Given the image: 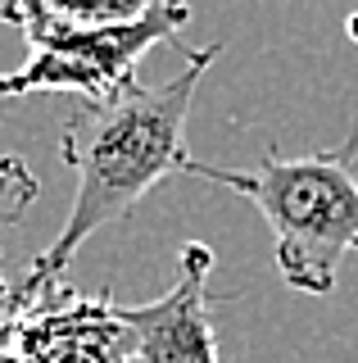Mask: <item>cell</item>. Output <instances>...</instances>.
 <instances>
[{
  "mask_svg": "<svg viewBox=\"0 0 358 363\" xmlns=\"http://www.w3.org/2000/svg\"><path fill=\"white\" fill-rule=\"evenodd\" d=\"M186 68L168 77L163 86H137L122 100L77 109L59 132V155L73 168V204L59 236L32 259L23 281L14 286V304L41 300L54 286H64L73 255L96 236L100 227L118 223L145 191H154L163 177L186 173V118L200 77L222 55L218 41L182 50Z\"/></svg>",
  "mask_w": 358,
  "mask_h": 363,
  "instance_id": "6da1fadb",
  "label": "cell"
},
{
  "mask_svg": "<svg viewBox=\"0 0 358 363\" xmlns=\"http://www.w3.org/2000/svg\"><path fill=\"white\" fill-rule=\"evenodd\" d=\"M358 132L331 150L286 159L267 150L254 168H218L191 159L186 173L236 191L267 218L277 241V272L290 291L327 295L335 272L358 250Z\"/></svg>",
  "mask_w": 358,
  "mask_h": 363,
  "instance_id": "7a4b0ae2",
  "label": "cell"
},
{
  "mask_svg": "<svg viewBox=\"0 0 358 363\" xmlns=\"http://www.w3.org/2000/svg\"><path fill=\"white\" fill-rule=\"evenodd\" d=\"M191 18L186 0H159L141 23L127 28H73L54 18L41 0H0V23L18 28L32 45V60L14 73H0V96L73 91L86 105H109L137 91V64L159 41H177Z\"/></svg>",
  "mask_w": 358,
  "mask_h": 363,
  "instance_id": "3957f363",
  "label": "cell"
},
{
  "mask_svg": "<svg viewBox=\"0 0 358 363\" xmlns=\"http://www.w3.org/2000/svg\"><path fill=\"white\" fill-rule=\"evenodd\" d=\"M5 327L28 363H137L132 327L122 323L118 300L109 295L54 286L41 300L14 304Z\"/></svg>",
  "mask_w": 358,
  "mask_h": 363,
  "instance_id": "277c9868",
  "label": "cell"
},
{
  "mask_svg": "<svg viewBox=\"0 0 358 363\" xmlns=\"http://www.w3.org/2000/svg\"><path fill=\"white\" fill-rule=\"evenodd\" d=\"M209 272L214 255L204 241L182 245L173 286L150 304H118L132 327L137 363H218L214 309H209Z\"/></svg>",
  "mask_w": 358,
  "mask_h": 363,
  "instance_id": "5b68a950",
  "label": "cell"
},
{
  "mask_svg": "<svg viewBox=\"0 0 358 363\" xmlns=\"http://www.w3.org/2000/svg\"><path fill=\"white\" fill-rule=\"evenodd\" d=\"M37 200V177L23 164V155H0V223H23ZM14 313V286L0 272V323Z\"/></svg>",
  "mask_w": 358,
  "mask_h": 363,
  "instance_id": "8992f818",
  "label": "cell"
},
{
  "mask_svg": "<svg viewBox=\"0 0 358 363\" xmlns=\"http://www.w3.org/2000/svg\"><path fill=\"white\" fill-rule=\"evenodd\" d=\"M41 5L73 28H127L141 23L159 0H41Z\"/></svg>",
  "mask_w": 358,
  "mask_h": 363,
  "instance_id": "52a82bcc",
  "label": "cell"
},
{
  "mask_svg": "<svg viewBox=\"0 0 358 363\" xmlns=\"http://www.w3.org/2000/svg\"><path fill=\"white\" fill-rule=\"evenodd\" d=\"M0 363H28V359L14 350V340H9V327H5V323H0Z\"/></svg>",
  "mask_w": 358,
  "mask_h": 363,
  "instance_id": "ba28073f",
  "label": "cell"
},
{
  "mask_svg": "<svg viewBox=\"0 0 358 363\" xmlns=\"http://www.w3.org/2000/svg\"><path fill=\"white\" fill-rule=\"evenodd\" d=\"M345 32H350V41L358 45V14H350V18H345Z\"/></svg>",
  "mask_w": 358,
  "mask_h": 363,
  "instance_id": "9c48e42d",
  "label": "cell"
}]
</instances>
